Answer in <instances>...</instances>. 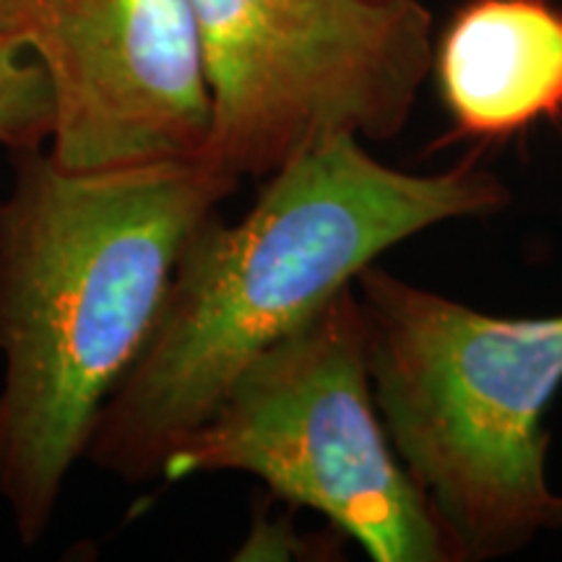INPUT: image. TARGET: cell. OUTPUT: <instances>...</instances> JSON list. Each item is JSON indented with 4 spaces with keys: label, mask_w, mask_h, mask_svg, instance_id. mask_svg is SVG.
Masks as SVG:
<instances>
[{
    "label": "cell",
    "mask_w": 562,
    "mask_h": 562,
    "mask_svg": "<svg viewBox=\"0 0 562 562\" xmlns=\"http://www.w3.org/2000/svg\"><path fill=\"white\" fill-rule=\"evenodd\" d=\"M11 154L0 201V501L50 529L102 406L157 331L193 229L237 191L203 159L74 172Z\"/></svg>",
    "instance_id": "cell-1"
},
{
    "label": "cell",
    "mask_w": 562,
    "mask_h": 562,
    "mask_svg": "<svg viewBox=\"0 0 562 562\" xmlns=\"http://www.w3.org/2000/svg\"><path fill=\"white\" fill-rule=\"evenodd\" d=\"M266 180L240 222L211 211L188 237L157 331L97 417L83 459L100 472L161 480L229 385L385 250L510 201L474 159L414 175L355 136L323 138Z\"/></svg>",
    "instance_id": "cell-2"
},
{
    "label": "cell",
    "mask_w": 562,
    "mask_h": 562,
    "mask_svg": "<svg viewBox=\"0 0 562 562\" xmlns=\"http://www.w3.org/2000/svg\"><path fill=\"white\" fill-rule=\"evenodd\" d=\"M355 294L378 414L461 562L560 531L544 414L562 389V313L490 315L378 263Z\"/></svg>",
    "instance_id": "cell-3"
},
{
    "label": "cell",
    "mask_w": 562,
    "mask_h": 562,
    "mask_svg": "<svg viewBox=\"0 0 562 562\" xmlns=\"http://www.w3.org/2000/svg\"><path fill=\"white\" fill-rule=\"evenodd\" d=\"M214 472L258 476L281 501L321 513L375 562H461L378 414L355 284L229 385L172 448L161 480Z\"/></svg>",
    "instance_id": "cell-4"
},
{
    "label": "cell",
    "mask_w": 562,
    "mask_h": 562,
    "mask_svg": "<svg viewBox=\"0 0 562 562\" xmlns=\"http://www.w3.org/2000/svg\"><path fill=\"white\" fill-rule=\"evenodd\" d=\"M211 123L203 165L240 186L328 136L391 140L432 68L419 0H191Z\"/></svg>",
    "instance_id": "cell-5"
},
{
    "label": "cell",
    "mask_w": 562,
    "mask_h": 562,
    "mask_svg": "<svg viewBox=\"0 0 562 562\" xmlns=\"http://www.w3.org/2000/svg\"><path fill=\"white\" fill-rule=\"evenodd\" d=\"M0 42L50 83L63 170L201 159L211 104L191 0H0Z\"/></svg>",
    "instance_id": "cell-6"
},
{
    "label": "cell",
    "mask_w": 562,
    "mask_h": 562,
    "mask_svg": "<svg viewBox=\"0 0 562 562\" xmlns=\"http://www.w3.org/2000/svg\"><path fill=\"white\" fill-rule=\"evenodd\" d=\"M456 136L503 140L562 117V9L552 0H472L435 50Z\"/></svg>",
    "instance_id": "cell-7"
},
{
    "label": "cell",
    "mask_w": 562,
    "mask_h": 562,
    "mask_svg": "<svg viewBox=\"0 0 562 562\" xmlns=\"http://www.w3.org/2000/svg\"><path fill=\"white\" fill-rule=\"evenodd\" d=\"M53 97L45 74L9 42H0V146L37 149L50 140Z\"/></svg>",
    "instance_id": "cell-8"
}]
</instances>
